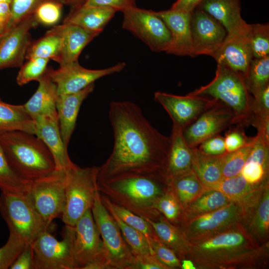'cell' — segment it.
<instances>
[{
	"label": "cell",
	"instance_id": "6da1fadb",
	"mask_svg": "<svg viewBox=\"0 0 269 269\" xmlns=\"http://www.w3.org/2000/svg\"><path fill=\"white\" fill-rule=\"evenodd\" d=\"M109 116L114 145L107 161L99 167L98 182L165 172L170 138L149 123L140 107L130 101H114Z\"/></svg>",
	"mask_w": 269,
	"mask_h": 269
},
{
	"label": "cell",
	"instance_id": "7a4b0ae2",
	"mask_svg": "<svg viewBox=\"0 0 269 269\" xmlns=\"http://www.w3.org/2000/svg\"><path fill=\"white\" fill-rule=\"evenodd\" d=\"M190 243L184 259L197 269H257L269 259V243L260 244L243 223Z\"/></svg>",
	"mask_w": 269,
	"mask_h": 269
},
{
	"label": "cell",
	"instance_id": "3957f363",
	"mask_svg": "<svg viewBox=\"0 0 269 269\" xmlns=\"http://www.w3.org/2000/svg\"><path fill=\"white\" fill-rule=\"evenodd\" d=\"M165 172L121 176L98 182L100 194L143 218L154 220L161 214L155 208L157 200L168 189Z\"/></svg>",
	"mask_w": 269,
	"mask_h": 269
},
{
	"label": "cell",
	"instance_id": "277c9868",
	"mask_svg": "<svg viewBox=\"0 0 269 269\" xmlns=\"http://www.w3.org/2000/svg\"><path fill=\"white\" fill-rule=\"evenodd\" d=\"M0 143L14 170L27 182L57 169L51 152L34 134L20 131L4 133L0 134Z\"/></svg>",
	"mask_w": 269,
	"mask_h": 269
},
{
	"label": "cell",
	"instance_id": "5b68a950",
	"mask_svg": "<svg viewBox=\"0 0 269 269\" xmlns=\"http://www.w3.org/2000/svg\"><path fill=\"white\" fill-rule=\"evenodd\" d=\"M190 93L210 97L229 107L235 114L236 124L243 127L252 125L254 98L244 79L228 67L217 64L214 79Z\"/></svg>",
	"mask_w": 269,
	"mask_h": 269
},
{
	"label": "cell",
	"instance_id": "8992f818",
	"mask_svg": "<svg viewBox=\"0 0 269 269\" xmlns=\"http://www.w3.org/2000/svg\"><path fill=\"white\" fill-rule=\"evenodd\" d=\"M0 212L9 234L26 244H31L50 225L37 211L26 192H1Z\"/></svg>",
	"mask_w": 269,
	"mask_h": 269
},
{
	"label": "cell",
	"instance_id": "52a82bcc",
	"mask_svg": "<svg viewBox=\"0 0 269 269\" xmlns=\"http://www.w3.org/2000/svg\"><path fill=\"white\" fill-rule=\"evenodd\" d=\"M99 167L81 168L77 165L66 170L65 201L61 218L73 227L83 214L92 208L98 193Z\"/></svg>",
	"mask_w": 269,
	"mask_h": 269
},
{
	"label": "cell",
	"instance_id": "ba28073f",
	"mask_svg": "<svg viewBox=\"0 0 269 269\" xmlns=\"http://www.w3.org/2000/svg\"><path fill=\"white\" fill-rule=\"evenodd\" d=\"M68 227L77 269H110L103 241L91 209L87 210L74 226Z\"/></svg>",
	"mask_w": 269,
	"mask_h": 269
},
{
	"label": "cell",
	"instance_id": "9c48e42d",
	"mask_svg": "<svg viewBox=\"0 0 269 269\" xmlns=\"http://www.w3.org/2000/svg\"><path fill=\"white\" fill-rule=\"evenodd\" d=\"M94 221L102 239L110 269H135V258L117 224L96 195L91 208Z\"/></svg>",
	"mask_w": 269,
	"mask_h": 269
},
{
	"label": "cell",
	"instance_id": "30bf717a",
	"mask_svg": "<svg viewBox=\"0 0 269 269\" xmlns=\"http://www.w3.org/2000/svg\"><path fill=\"white\" fill-rule=\"evenodd\" d=\"M66 182V170L56 169L29 184L26 193L37 211L48 224L61 216L65 205Z\"/></svg>",
	"mask_w": 269,
	"mask_h": 269
},
{
	"label": "cell",
	"instance_id": "8fae6325",
	"mask_svg": "<svg viewBox=\"0 0 269 269\" xmlns=\"http://www.w3.org/2000/svg\"><path fill=\"white\" fill-rule=\"evenodd\" d=\"M123 12L124 29L141 39L152 51H168L171 45V34L154 11L134 6Z\"/></svg>",
	"mask_w": 269,
	"mask_h": 269
},
{
	"label": "cell",
	"instance_id": "7c38bea8",
	"mask_svg": "<svg viewBox=\"0 0 269 269\" xmlns=\"http://www.w3.org/2000/svg\"><path fill=\"white\" fill-rule=\"evenodd\" d=\"M243 204L232 201L214 211L183 221L179 229L189 242L221 232L238 223L244 222Z\"/></svg>",
	"mask_w": 269,
	"mask_h": 269
},
{
	"label": "cell",
	"instance_id": "4fadbf2b",
	"mask_svg": "<svg viewBox=\"0 0 269 269\" xmlns=\"http://www.w3.org/2000/svg\"><path fill=\"white\" fill-rule=\"evenodd\" d=\"M63 235V239L58 241L46 231L31 244L35 269H77L67 226L65 225Z\"/></svg>",
	"mask_w": 269,
	"mask_h": 269
},
{
	"label": "cell",
	"instance_id": "5bb4252c",
	"mask_svg": "<svg viewBox=\"0 0 269 269\" xmlns=\"http://www.w3.org/2000/svg\"><path fill=\"white\" fill-rule=\"evenodd\" d=\"M124 62L107 68L91 70L81 66L78 61L60 65L56 70L47 69L46 74L55 83L58 95L78 92L97 80L122 71Z\"/></svg>",
	"mask_w": 269,
	"mask_h": 269
},
{
	"label": "cell",
	"instance_id": "9a60e30c",
	"mask_svg": "<svg viewBox=\"0 0 269 269\" xmlns=\"http://www.w3.org/2000/svg\"><path fill=\"white\" fill-rule=\"evenodd\" d=\"M233 124H236L234 113L217 100L195 121L184 128L182 134L188 145L194 148L205 139L219 134Z\"/></svg>",
	"mask_w": 269,
	"mask_h": 269
},
{
	"label": "cell",
	"instance_id": "2e32d148",
	"mask_svg": "<svg viewBox=\"0 0 269 269\" xmlns=\"http://www.w3.org/2000/svg\"><path fill=\"white\" fill-rule=\"evenodd\" d=\"M154 99L168 113L173 124L182 130L195 121L217 101L190 93L185 96H178L159 91L154 93Z\"/></svg>",
	"mask_w": 269,
	"mask_h": 269
},
{
	"label": "cell",
	"instance_id": "e0dca14e",
	"mask_svg": "<svg viewBox=\"0 0 269 269\" xmlns=\"http://www.w3.org/2000/svg\"><path fill=\"white\" fill-rule=\"evenodd\" d=\"M190 31L192 57L200 55L213 57L227 34L220 23L199 8L191 12Z\"/></svg>",
	"mask_w": 269,
	"mask_h": 269
},
{
	"label": "cell",
	"instance_id": "ac0fdd59",
	"mask_svg": "<svg viewBox=\"0 0 269 269\" xmlns=\"http://www.w3.org/2000/svg\"><path fill=\"white\" fill-rule=\"evenodd\" d=\"M38 24L32 14L7 29L0 40V69L22 65L31 44L29 30Z\"/></svg>",
	"mask_w": 269,
	"mask_h": 269
},
{
	"label": "cell",
	"instance_id": "d6986e66",
	"mask_svg": "<svg viewBox=\"0 0 269 269\" xmlns=\"http://www.w3.org/2000/svg\"><path fill=\"white\" fill-rule=\"evenodd\" d=\"M243 224L254 238L261 244L269 243V180L261 184L250 199L243 205Z\"/></svg>",
	"mask_w": 269,
	"mask_h": 269
},
{
	"label": "cell",
	"instance_id": "ffe728a7",
	"mask_svg": "<svg viewBox=\"0 0 269 269\" xmlns=\"http://www.w3.org/2000/svg\"><path fill=\"white\" fill-rule=\"evenodd\" d=\"M154 12L164 21L171 34V45L166 53L192 57L191 13L171 8Z\"/></svg>",
	"mask_w": 269,
	"mask_h": 269
},
{
	"label": "cell",
	"instance_id": "44dd1931",
	"mask_svg": "<svg viewBox=\"0 0 269 269\" xmlns=\"http://www.w3.org/2000/svg\"><path fill=\"white\" fill-rule=\"evenodd\" d=\"M213 58L217 64L228 67L245 80L253 58L247 35L227 34Z\"/></svg>",
	"mask_w": 269,
	"mask_h": 269
},
{
	"label": "cell",
	"instance_id": "7402d4cb",
	"mask_svg": "<svg viewBox=\"0 0 269 269\" xmlns=\"http://www.w3.org/2000/svg\"><path fill=\"white\" fill-rule=\"evenodd\" d=\"M197 8L217 20L225 28L227 34L247 35L250 24L241 16L240 0H204Z\"/></svg>",
	"mask_w": 269,
	"mask_h": 269
},
{
	"label": "cell",
	"instance_id": "603a6c76",
	"mask_svg": "<svg viewBox=\"0 0 269 269\" xmlns=\"http://www.w3.org/2000/svg\"><path fill=\"white\" fill-rule=\"evenodd\" d=\"M35 135L51 152L57 169L68 170L75 165L71 160L60 133L58 118L40 117L34 120Z\"/></svg>",
	"mask_w": 269,
	"mask_h": 269
},
{
	"label": "cell",
	"instance_id": "cb8c5ba5",
	"mask_svg": "<svg viewBox=\"0 0 269 269\" xmlns=\"http://www.w3.org/2000/svg\"><path fill=\"white\" fill-rule=\"evenodd\" d=\"M94 83L82 90L71 94L58 95L56 110L63 141L67 147L75 130L81 106L94 89Z\"/></svg>",
	"mask_w": 269,
	"mask_h": 269
},
{
	"label": "cell",
	"instance_id": "d4e9b609",
	"mask_svg": "<svg viewBox=\"0 0 269 269\" xmlns=\"http://www.w3.org/2000/svg\"><path fill=\"white\" fill-rule=\"evenodd\" d=\"M53 28L61 38V48L55 60L60 65L78 61L83 49L97 36L75 24L64 23Z\"/></svg>",
	"mask_w": 269,
	"mask_h": 269
},
{
	"label": "cell",
	"instance_id": "484cf974",
	"mask_svg": "<svg viewBox=\"0 0 269 269\" xmlns=\"http://www.w3.org/2000/svg\"><path fill=\"white\" fill-rule=\"evenodd\" d=\"M165 172L168 180L192 170L193 148L186 143L182 129L173 124Z\"/></svg>",
	"mask_w": 269,
	"mask_h": 269
},
{
	"label": "cell",
	"instance_id": "4316f807",
	"mask_svg": "<svg viewBox=\"0 0 269 269\" xmlns=\"http://www.w3.org/2000/svg\"><path fill=\"white\" fill-rule=\"evenodd\" d=\"M38 82L35 92L22 105L25 111L33 120L40 117L58 118L56 101L58 95L56 85L46 72Z\"/></svg>",
	"mask_w": 269,
	"mask_h": 269
},
{
	"label": "cell",
	"instance_id": "83f0119b",
	"mask_svg": "<svg viewBox=\"0 0 269 269\" xmlns=\"http://www.w3.org/2000/svg\"><path fill=\"white\" fill-rule=\"evenodd\" d=\"M116 12L112 8L82 4L65 19L64 23L75 24L98 36Z\"/></svg>",
	"mask_w": 269,
	"mask_h": 269
},
{
	"label": "cell",
	"instance_id": "f1b7e54d",
	"mask_svg": "<svg viewBox=\"0 0 269 269\" xmlns=\"http://www.w3.org/2000/svg\"><path fill=\"white\" fill-rule=\"evenodd\" d=\"M144 219L150 225L162 243L172 250L180 260L185 259L190 250V243L179 228L162 214L156 220Z\"/></svg>",
	"mask_w": 269,
	"mask_h": 269
},
{
	"label": "cell",
	"instance_id": "f546056e",
	"mask_svg": "<svg viewBox=\"0 0 269 269\" xmlns=\"http://www.w3.org/2000/svg\"><path fill=\"white\" fill-rule=\"evenodd\" d=\"M14 131L35 134L34 121L23 105L8 104L0 99V134Z\"/></svg>",
	"mask_w": 269,
	"mask_h": 269
},
{
	"label": "cell",
	"instance_id": "4dcf8cb0",
	"mask_svg": "<svg viewBox=\"0 0 269 269\" xmlns=\"http://www.w3.org/2000/svg\"><path fill=\"white\" fill-rule=\"evenodd\" d=\"M192 170L207 188L215 185L222 178V162L223 155H210L193 148Z\"/></svg>",
	"mask_w": 269,
	"mask_h": 269
},
{
	"label": "cell",
	"instance_id": "1f68e13d",
	"mask_svg": "<svg viewBox=\"0 0 269 269\" xmlns=\"http://www.w3.org/2000/svg\"><path fill=\"white\" fill-rule=\"evenodd\" d=\"M168 181L169 189L183 211L206 190L192 170L171 178Z\"/></svg>",
	"mask_w": 269,
	"mask_h": 269
},
{
	"label": "cell",
	"instance_id": "d6a6232c",
	"mask_svg": "<svg viewBox=\"0 0 269 269\" xmlns=\"http://www.w3.org/2000/svg\"><path fill=\"white\" fill-rule=\"evenodd\" d=\"M231 202L232 201L220 191L206 189L183 210L182 223L187 219L219 209Z\"/></svg>",
	"mask_w": 269,
	"mask_h": 269
},
{
	"label": "cell",
	"instance_id": "836d02e7",
	"mask_svg": "<svg viewBox=\"0 0 269 269\" xmlns=\"http://www.w3.org/2000/svg\"><path fill=\"white\" fill-rule=\"evenodd\" d=\"M260 184H251L239 174L233 177L222 178L216 184L206 189L218 190L231 201L243 204L251 197Z\"/></svg>",
	"mask_w": 269,
	"mask_h": 269
},
{
	"label": "cell",
	"instance_id": "e575fe53",
	"mask_svg": "<svg viewBox=\"0 0 269 269\" xmlns=\"http://www.w3.org/2000/svg\"><path fill=\"white\" fill-rule=\"evenodd\" d=\"M100 194L102 203L108 209L115 213L128 225L141 233L150 243L158 238L148 222L142 217L111 201L106 196Z\"/></svg>",
	"mask_w": 269,
	"mask_h": 269
},
{
	"label": "cell",
	"instance_id": "d590c367",
	"mask_svg": "<svg viewBox=\"0 0 269 269\" xmlns=\"http://www.w3.org/2000/svg\"><path fill=\"white\" fill-rule=\"evenodd\" d=\"M61 38L52 28L45 35L31 43L25 56L27 60L34 58L52 59L55 61L59 55L61 48Z\"/></svg>",
	"mask_w": 269,
	"mask_h": 269
},
{
	"label": "cell",
	"instance_id": "8d00e7d4",
	"mask_svg": "<svg viewBox=\"0 0 269 269\" xmlns=\"http://www.w3.org/2000/svg\"><path fill=\"white\" fill-rule=\"evenodd\" d=\"M244 81L253 97L269 86V55L252 59Z\"/></svg>",
	"mask_w": 269,
	"mask_h": 269
},
{
	"label": "cell",
	"instance_id": "74e56055",
	"mask_svg": "<svg viewBox=\"0 0 269 269\" xmlns=\"http://www.w3.org/2000/svg\"><path fill=\"white\" fill-rule=\"evenodd\" d=\"M22 179L10 163L0 143V189L1 192H27L29 184Z\"/></svg>",
	"mask_w": 269,
	"mask_h": 269
},
{
	"label": "cell",
	"instance_id": "f35d334b",
	"mask_svg": "<svg viewBox=\"0 0 269 269\" xmlns=\"http://www.w3.org/2000/svg\"><path fill=\"white\" fill-rule=\"evenodd\" d=\"M109 212L117 224L134 258L154 255L148 240L141 233L125 223L113 212Z\"/></svg>",
	"mask_w": 269,
	"mask_h": 269
},
{
	"label": "cell",
	"instance_id": "ab89813d",
	"mask_svg": "<svg viewBox=\"0 0 269 269\" xmlns=\"http://www.w3.org/2000/svg\"><path fill=\"white\" fill-rule=\"evenodd\" d=\"M247 37L253 58H260L269 55V23L250 24Z\"/></svg>",
	"mask_w": 269,
	"mask_h": 269
},
{
	"label": "cell",
	"instance_id": "60d3db41",
	"mask_svg": "<svg viewBox=\"0 0 269 269\" xmlns=\"http://www.w3.org/2000/svg\"><path fill=\"white\" fill-rule=\"evenodd\" d=\"M253 141L246 146L223 155L222 162V178H229L240 174L252 148Z\"/></svg>",
	"mask_w": 269,
	"mask_h": 269
},
{
	"label": "cell",
	"instance_id": "b9f144b4",
	"mask_svg": "<svg viewBox=\"0 0 269 269\" xmlns=\"http://www.w3.org/2000/svg\"><path fill=\"white\" fill-rule=\"evenodd\" d=\"M155 208L170 223L179 227L183 220V210L169 188L157 200Z\"/></svg>",
	"mask_w": 269,
	"mask_h": 269
},
{
	"label": "cell",
	"instance_id": "7bdbcfd3",
	"mask_svg": "<svg viewBox=\"0 0 269 269\" xmlns=\"http://www.w3.org/2000/svg\"><path fill=\"white\" fill-rule=\"evenodd\" d=\"M48 59L34 58L20 66L16 76V81L19 86H23L32 81H38L47 70Z\"/></svg>",
	"mask_w": 269,
	"mask_h": 269
},
{
	"label": "cell",
	"instance_id": "ee69618b",
	"mask_svg": "<svg viewBox=\"0 0 269 269\" xmlns=\"http://www.w3.org/2000/svg\"><path fill=\"white\" fill-rule=\"evenodd\" d=\"M62 4L55 0H46L36 8L33 16L38 24L46 26L55 25L62 14Z\"/></svg>",
	"mask_w": 269,
	"mask_h": 269
},
{
	"label": "cell",
	"instance_id": "f6af8a7d",
	"mask_svg": "<svg viewBox=\"0 0 269 269\" xmlns=\"http://www.w3.org/2000/svg\"><path fill=\"white\" fill-rule=\"evenodd\" d=\"M46 0H11L10 4L11 17L7 29L27 17L33 14L37 6Z\"/></svg>",
	"mask_w": 269,
	"mask_h": 269
},
{
	"label": "cell",
	"instance_id": "bcb514c9",
	"mask_svg": "<svg viewBox=\"0 0 269 269\" xmlns=\"http://www.w3.org/2000/svg\"><path fill=\"white\" fill-rule=\"evenodd\" d=\"M26 244L9 234L6 243L0 247V269H9Z\"/></svg>",
	"mask_w": 269,
	"mask_h": 269
},
{
	"label": "cell",
	"instance_id": "7dc6e473",
	"mask_svg": "<svg viewBox=\"0 0 269 269\" xmlns=\"http://www.w3.org/2000/svg\"><path fill=\"white\" fill-rule=\"evenodd\" d=\"M150 247L157 259L167 269H181V260L175 253L162 243L158 238L150 243Z\"/></svg>",
	"mask_w": 269,
	"mask_h": 269
},
{
	"label": "cell",
	"instance_id": "c3c4849f",
	"mask_svg": "<svg viewBox=\"0 0 269 269\" xmlns=\"http://www.w3.org/2000/svg\"><path fill=\"white\" fill-rule=\"evenodd\" d=\"M243 127L238 125L229 130L224 137L225 146L227 152L236 151L251 142L254 137L246 135Z\"/></svg>",
	"mask_w": 269,
	"mask_h": 269
},
{
	"label": "cell",
	"instance_id": "681fc988",
	"mask_svg": "<svg viewBox=\"0 0 269 269\" xmlns=\"http://www.w3.org/2000/svg\"><path fill=\"white\" fill-rule=\"evenodd\" d=\"M240 174L253 185H259L268 180L269 168L252 161H246Z\"/></svg>",
	"mask_w": 269,
	"mask_h": 269
},
{
	"label": "cell",
	"instance_id": "f907efd6",
	"mask_svg": "<svg viewBox=\"0 0 269 269\" xmlns=\"http://www.w3.org/2000/svg\"><path fill=\"white\" fill-rule=\"evenodd\" d=\"M197 148L202 152L210 155H220L226 152L224 137L219 134L205 139Z\"/></svg>",
	"mask_w": 269,
	"mask_h": 269
},
{
	"label": "cell",
	"instance_id": "816d5d0a",
	"mask_svg": "<svg viewBox=\"0 0 269 269\" xmlns=\"http://www.w3.org/2000/svg\"><path fill=\"white\" fill-rule=\"evenodd\" d=\"M83 4L87 6L112 8L116 11L122 12L135 6L134 0H85Z\"/></svg>",
	"mask_w": 269,
	"mask_h": 269
},
{
	"label": "cell",
	"instance_id": "f5cc1de1",
	"mask_svg": "<svg viewBox=\"0 0 269 269\" xmlns=\"http://www.w3.org/2000/svg\"><path fill=\"white\" fill-rule=\"evenodd\" d=\"M10 269H35L33 252L31 244H26L14 261Z\"/></svg>",
	"mask_w": 269,
	"mask_h": 269
},
{
	"label": "cell",
	"instance_id": "db71d44e",
	"mask_svg": "<svg viewBox=\"0 0 269 269\" xmlns=\"http://www.w3.org/2000/svg\"><path fill=\"white\" fill-rule=\"evenodd\" d=\"M135 269H167L154 255L135 257Z\"/></svg>",
	"mask_w": 269,
	"mask_h": 269
},
{
	"label": "cell",
	"instance_id": "11a10c76",
	"mask_svg": "<svg viewBox=\"0 0 269 269\" xmlns=\"http://www.w3.org/2000/svg\"><path fill=\"white\" fill-rule=\"evenodd\" d=\"M204 0H176L171 8L191 13Z\"/></svg>",
	"mask_w": 269,
	"mask_h": 269
},
{
	"label": "cell",
	"instance_id": "9f6ffc18",
	"mask_svg": "<svg viewBox=\"0 0 269 269\" xmlns=\"http://www.w3.org/2000/svg\"><path fill=\"white\" fill-rule=\"evenodd\" d=\"M11 12L10 4L0 2V29L7 30L10 19Z\"/></svg>",
	"mask_w": 269,
	"mask_h": 269
},
{
	"label": "cell",
	"instance_id": "6f0895ef",
	"mask_svg": "<svg viewBox=\"0 0 269 269\" xmlns=\"http://www.w3.org/2000/svg\"><path fill=\"white\" fill-rule=\"evenodd\" d=\"M182 269H196L193 263L189 259L181 260Z\"/></svg>",
	"mask_w": 269,
	"mask_h": 269
},
{
	"label": "cell",
	"instance_id": "680465c9",
	"mask_svg": "<svg viewBox=\"0 0 269 269\" xmlns=\"http://www.w3.org/2000/svg\"><path fill=\"white\" fill-rule=\"evenodd\" d=\"M85 0H65V1L75 5H81L84 2Z\"/></svg>",
	"mask_w": 269,
	"mask_h": 269
},
{
	"label": "cell",
	"instance_id": "91938a15",
	"mask_svg": "<svg viewBox=\"0 0 269 269\" xmlns=\"http://www.w3.org/2000/svg\"><path fill=\"white\" fill-rule=\"evenodd\" d=\"M7 30L0 29V40Z\"/></svg>",
	"mask_w": 269,
	"mask_h": 269
},
{
	"label": "cell",
	"instance_id": "94428289",
	"mask_svg": "<svg viewBox=\"0 0 269 269\" xmlns=\"http://www.w3.org/2000/svg\"><path fill=\"white\" fill-rule=\"evenodd\" d=\"M0 2H4L10 4L11 0H0Z\"/></svg>",
	"mask_w": 269,
	"mask_h": 269
},
{
	"label": "cell",
	"instance_id": "6125c7cd",
	"mask_svg": "<svg viewBox=\"0 0 269 269\" xmlns=\"http://www.w3.org/2000/svg\"><path fill=\"white\" fill-rule=\"evenodd\" d=\"M60 0L61 1H65V0Z\"/></svg>",
	"mask_w": 269,
	"mask_h": 269
}]
</instances>
